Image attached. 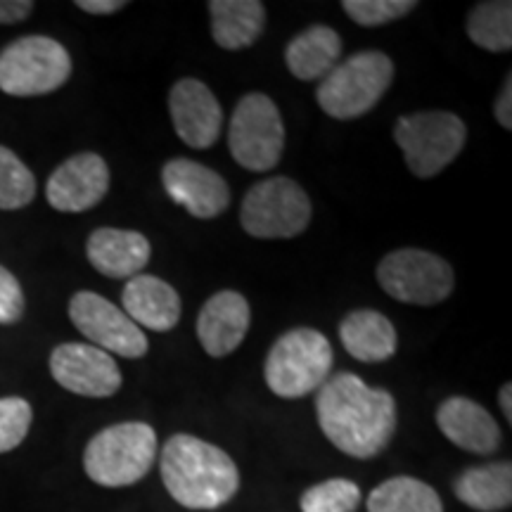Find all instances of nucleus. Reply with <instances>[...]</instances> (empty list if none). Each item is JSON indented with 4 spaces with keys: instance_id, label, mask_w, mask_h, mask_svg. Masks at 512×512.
Instances as JSON below:
<instances>
[{
    "instance_id": "nucleus-1",
    "label": "nucleus",
    "mask_w": 512,
    "mask_h": 512,
    "mask_svg": "<svg viewBox=\"0 0 512 512\" xmlns=\"http://www.w3.org/2000/svg\"><path fill=\"white\" fill-rule=\"evenodd\" d=\"M318 425L332 446L351 458L380 456L396 432V401L358 375L337 373L318 389Z\"/></svg>"
},
{
    "instance_id": "nucleus-2",
    "label": "nucleus",
    "mask_w": 512,
    "mask_h": 512,
    "mask_svg": "<svg viewBox=\"0 0 512 512\" xmlns=\"http://www.w3.org/2000/svg\"><path fill=\"white\" fill-rule=\"evenodd\" d=\"M162 482L178 505L188 510H216L240 489V472L219 446L174 434L162 448Z\"/></svg>"
},
{
    "instance_id": "nucleus-3",
    "label": "nucleus",
    "mask_w": 512,
    "mask_h": 512,
    "mask_svg": "<svg viewBox=\"0 0 512 512\" xmlns=\"http://www.w3.org/2000/svg\"><path fill=\"white\" fill-rule=\"evenodd\" d=\"M157 432L147 422H119L88 441L83 470L95 484L121 489L143 479L157 460Z\"/></svg>"
},
{
    "instance_id": "nucleus-4",
    "label": "nucleus",
    "mask_w": 512,
    "mask_h": 512,
    "mask_svg": "<svg viewBox=\"0 0 512 512\" xmlns=\"http://www.w3.org/2000/svg\"><path fill=\"white\" fill-rule=\"evenodd\" d=\"M394 81V62L380 50H361L337 62L320 81L316 100L328 117L349 121L373 110Z\"/></svg>"
},
{
    "instance_id": "nucleus-5",
    "label": "nucleus",
    "mask_w": 512,
    "mask_h": 512,
    "mask_svg": "<svg viewBox=\"0 0 512 512\" xmlns=\"http://www.w3.org/2000/svg\"><path fill=\"white\" fill-rule=\"evenodd\" d=\"M332 363L335 354L328 337L313 328H297L285 332L268 351L264 377L280 399H302L328 382Z\"/></svg>"
},
{
    "instance_id": "nucleus-6",
    "label": "nucleus",
    "mask_w": 512,
    "mask_h": 512,
    "mask_svg": "<svg viewBox=\"0 0 512 512\" xmlns=\"http://www.w3.org/2000/svg\"><path fill=\"white\" fill-rule=\"evenodd\" d=\"M72 76V57L50 36H22L0 53V91L36 98L62 88Z\"/></svg>"
},
{
    "instance_id": "nucleus-7",
    "label": "nucleus",
    "mask_w": 512,
    "mask_h": 512,
    "mask_svg": "<svg viewBox=\"0 0 512 512\" xmlns=\"http://www.w3.org/2000/svg\"><path fill=\"white\" fill-rule=\"evenodd\" d=\"M394 138L408 171L418 178H432L463 152L467 126L453 112H415L396 121Z\"/></svg>"
},
{
    "instance_id": "nucleus-8",
    "label": "nucleus",
    "mask_w": 512,
    "mask_h": 512,
    "mask_svg": "<svg viewBox=\"0 0 512 512\" xmlns=\"http://www.w3.org/2000/svg\"><path fill=\"white\" fill-rule=\"evenodd\" d=\"M311 221V200L297 181L287 176L256 183L242 200L240 223L252 238L290 240L304 233Z\"/></svg>"
},
{
    "instance_id": "nucleus-9",
    "label": "nucleus",
    "mask_w": 512,
    "mask_h": 512,
    "mask_svg": "<svg viewBox=\"0 0 512 512\" xmlns=\"http://www.w3.org/2000/svg\"><path fill=\"white\" fill-rule=\"evenodd\" d=\"M228 147L235 162L254 174L275 169L285 150V124L266 93H247L228 124Z\"/></svg>"
},
{
    "instance_id": "nucleus-10",
    "label": "nucleus",
    "mask_w": 512,
    "mask_h": 512,
    "mask_svg": "<svg viewBox=\"0 0 512 512\" xmlns=\"http://www.w3.org/2000/svg\"><path fill=\"white\" fill-rule=\"evenodd\" d=\"M377 283L401 304L437 306L451 297L456 275L446 259L425 249H396L377 266Z\"/></svg>"
},
{
    "instance_id": "nucleus-11",
    "label": "nucleus",
    "mask_w": 512,
    "mask_h": 512,
    "mask_svg": "<svg viewBox=\"0 0 512 512\" xmlns=\"http://www.w3.org/2000/svg\"><path fill=\"white\" fill-rule=\"evenodd\" d=\"M69 318L76 330L83 332L107 354L124 358H143L150 349L145 332L126 316L124 309L114 306L98 292H76L69 302Z\"/></svg>"
},
{
    "instance_id": "nucleus-12",
    "label": "nucleus",
    "mask_w": 512,
    "mask_h": 512,
    "mask_svg": "<svg viewBox=\"0 0 512 512\" xmlns=\"http://www.w3.org/2000/svg\"><path fill=\"white\" fill-rule=\"evenodd\" d=\"M50 373L67 392L88 399H107L121 389V373L114 356L93 344H60L50 354Z\"/></svg>"
},
{
    "instance_id": "nucleus-13",
    "label": "nucleus",
    "mask_w": 512,
    "mask_h": 512,
    "mask_svg": "<svg viewBox=\"0 0 512 512\" xmlns=\"http://www.w3.org/2000/svg\"><path fill=\"white\" fill-rule=\"evenodd\" d=\"M110 190V169L95 152H81L57 166L48 178L46 197L50 207L64 214H81L105 200Z\"/></svg>"
},
{
    "instance_id": "nucleus-14",
    "label": "nucleus",
    "mask_w": 512,
    "mask_h": 512,
    "mask_svg": "<svg viewBox=\"0 0 512 512\" xmlns=\"http://www.w3.org/2000/svg\"><path fill=\"white\" fill-rule=\"evenodd\" d=\"M166 195L188 209L195 219H216L230 204V188L226 178L214 169L192 159L178 157L166 162L162 169Z\"/></svg>"
},
{
    "instance_id": "nucleus-15",
    "label": "nucleus",
    "mask_w": 512,
    "mask_h": 512,
    "mask_svg": "<svg viewBox=\"0 0 512 512\" xmlns=\"http://www.w3.org/2000/svg\"><path fill=\"white\" fill-rule=\"evenodd\" d=\"M169 112L176 136L192 150H207L219 140L223 110L207 83L181 79L169 93Z\"/></svg>"
},
{
    "instance_id": "nucleus-16",
    "label": "nucleus",
    "mask_w": 512,
    "mask_h": 512,
    "mask_svg": "<svg viewBox=\"0 0 512 512\" xmlns=\"http://www.w3.org/2000/svg\"><path fill=\"white\" fill-rule=\"evenodd\" d=\"M249 323L252 309L240 292H216L204 302L197 316V339L211 358H223L245 342Z\"/></svg>"
},
{
    "instance_id": "nucleus-17",
    "label": "nucleus",
    "mask_w": 512,
    "mask_h": 512,
    "mask_svg": "<svg viewBox=\"0 0 512 512\" xmlns=\"http://www.w3.org/2000/svg\"><path fill=\"white\" fill-rule=\"evenodd\" d=\"M437 425L451 444L477 456H491L501 446V427L494 415L465 396H451L441 403Z\"/></svg>"
},
{
    "instance_id": "nucleus-18",
    "label": "nucleus",
    "mask_w": 512,
    "mask_h": 512,
    "mask_svg": "<svg viewBox=\"0 0 512 512\" xmlns=\"http://www.w3.org/2000/svg\"><path fill=\"white\" fill-rule=\"evenodd\" d=\"M124 313L140 330L169 332L181 320V297L166 280L157 275H136L121 292Z\"/></svg>"
},
{
    "instance_id": "nucleus-19",
    "label": "nucleus",
    "mask_w": 512,
    "mask_h": 512,
    "mask_svg": "<svg viewBox=\"0 0 512 512\" xmlns=\"http://www.w3.org/2000/svg\"><path fill=\"white\" fill-rule=\"evenodd\" d=\"M150 254V242L136 230L98 228L86 242L88 261L107 278H136L143 273Z\"/></svg>"
},
{
    "instance_id": "nucleus-20",
    "label": "nucleus",
    "mask_w": 512,
    "mask_h": 512,
    "mask_svg": "<svg viewBox=\"0 0 512 512\" xmlns=\"http://www.w3.org/2000/svg\"><path fill=\"white\" fill-rule=\"evenodd\" d=\"M339 339H342V347L361 363L387 361L396 354V344H399L392 320L373 309L351 311L339 323Z\"/></svg>"
},
{
    "instance_id": "nucleus-21",
    "label": "nucleus",
    "mask_w": 512,
    "mask_h": 512,
    "mask_svg": "<svg viewBox=\"0 0 512 512\" xmlns=\"http://www.w3.org/2000/svg\"><path fill=\"white\" fill-rule=\"evenodd\" d=\"M342 57V38L325 24H313L290 41L285 50L287 69L299 81H323Z\"/></svg>"
},
{
    "instance_id": "nucleus-22",
    "label": "nucleus",
    "mask_w": 512,
    "mask_h": 512,
    "mask_svg": "<svg viewBox=\"0 0 512 512\" xmlns=\"http://www.w3.org/2000/svg\"><path fill=\"white\" fill-rule=\"evenodd\" d=\"M211 38L223 50H242L264 34L266 8L259 0H211Z\"/></svg>"
},
{
    "instance_id": "nucleus-23",
    "label": "nucleus",
    "mask_w": 512,
    "mask_h": 512,
    "mask_svg": "<svg viewBox=\"0 0 512 512\" xmlns=\"http://www.w3.org/2000/svg\"><path fill=\"white\" fill-rule=\"evenodd\" d=\"M458 501L479 512H501L512 503L510 463H489L465 470L453 484Z\"/></svg>"
},
{
    "instance_id": "nucleus-24",
    "label": "nucleus",
    "mask_w": 512,
    "mask_h": 512,
    "mask_svg": "<svg viewBox=\"0 0 512 512\" xmlns=\"http://www.w3.org/2000/svg\"><path fill=\"white\" fill-rule=\"evenodd\" d=\"M368 512H444V503L430 484L392 477L370 491Z\"/></svg>"
},
{
    "instance_id": "nucleus-25",
    "label": "nucleus",
    "mask_w": 512,
    "mask_h": 512,
    "mask_svg": "<svg viewBox=\"0 0 512 512\" xmlns=\"http://www.w3.org/2000/svg\"><path fill=\"white\" fill-rule=\"evenodd\" d=\"M467 34L489 53H508L512 48V3L508 0L477 3L467 15Z\"/></svg>"
},
{
    "instance_id": "nucleus-26",
    "label": "nucleus",
    "mask_w": 512,
    "mask_h": 512,
    "mask_svg": "<svg viewBox=\"0 0 512 512\" xmlns=\"http://www.w3.org/2000/svg\"><path fill=\"white\" fill-rule=\"evenodd\" d=\"M36 197V178L15 152L0 145V209L27 207Z\"/></svg>"
},
{
    "instance_id": "nucleus-27",
    "label": "nucleus",
    "mask_w": 512,
    "mask_h": 512,
    "mask_svg": "<svg viewBox=\"0 0 512 512\" xmlns=\"http://www.w3.org/2000/svg\"><path fill=\"white\" fill-rule=\"evenodd\" d=\"M361 489L351 479H328L306 489L299 501L302 512H356Z\"/></svg>"
},
{
    "instance_id": "nucleus-28",
    "label": "nucleus",
    "mask_w": 512,
    "mask_h": 512,
    "mask_svg": "<svg viewBox=\"0 0 512 512\" xmlns=\"http://www.w3.org/2000/svg\"><path fill=\"white\" fill-rule=\"evenodd\" d=\"M418 8L415 0H344L342 10L361 27H382Z\"/></svg>"
},
{
    "instance_id": "nucleus-29",
    "label": "nucleus",
    "mask_w": 512,
    "mask_h": 512,
    "mask_svg": "<svg viewBox=\"0 0 512 512\" xmlns=\"http://www.w3.org/2000/svg\"><path fill=\"white\" fill-rule=\"evenodd\" d=\"M34 411L22 396L0 399V453H8L27 439Z\"/></svg>"
},
{
    "instance_id": "nucleus-30",
    "label": "nucleus",
    "mask_w": 512,
    "mask_h": 512,
    "mask_svg": "<svg viewBox=\"0 0 512 512\" xmlns=\"http://www.w3.org/2000/svg\"><path fill=\"white\" fill-rule=\"evenodd\" d=\"M24 316V292L8 268L0 266V325H12Z\"/></svg>"
},
{
    "instance_id": "nucleus-31",
    "label": "nucleus",
    "mask_w": 512,
    "mask_h": 512,
    "mask_svg": "<svg viewBox=\"0 0 512 512\" xmlns=\"http://www.w3.org/2000/svg\"><path fill=\"white\" fill-rule=\"evenodd\" d=\"M31 10H34V3L29 0H0V24L24 22Z\"/></svg>"
},
{
    "instance_id": "nucleus-32",
    "label": "nucleus",
    "mask_w": 512,
    "mask_h": 512,
    "mask_svg": "<svg viewBox=\"0 0 512 512\" xmlns=\"http://www.w3.org/2000/svg\"><path fill=\"white\" fill-rule=\"evenodd\" d=\"M510 105H512V79L508 76V79H505L503 91L498 93L496 107H494L498 124H501L505 131H510V128H512V107Z\"/></svg>"
},
{
    "instance_id": "nucleus-33",
    "label": "nucleus",
    "mask_w": 512,
    "mask_h": 512,
    "mask_svg": "<svg viewBox=\"0 0 512 512\" xmlns=\"http://www.w3.org/2000/svg\"><path fill=\"white\" fill-rule=\"evenodd\" d=\"M76 8H81L88 15H114L121 8H126L124 0H76Z\"/></svg>"
},
{
    "instance_id": "nucleus-34",
    "label": "nucleus",
    "mask_w": 512,
    "mask_h": 512,
    "mask_svg": "<svg viewBox=\"0 0 512 512\" xmlns=\"http://www.w3.org/2000/svg\"><path fill=\"white\" fill-rule=\"evenodd\" d=\"M510 394H512V387H510V382L508 384H503L501 387V392H498V403H501V408H503V413H505V420H512V403H510Z\"/></svg>"
}]
</instances>
